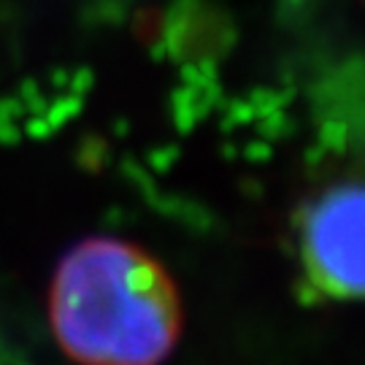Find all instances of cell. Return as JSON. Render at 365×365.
<instances>
[{
	"mask_svg": "<svg viewBox=\"0 0 365 365\" xmlns=\"http://www.w3.org/2000/svg\"><path fill=\"white\" fill-rule=\"evenodd\" d=\"M298 255L319 295L365 300V182L330 184L306 203Z\"/></svg>",
	"mask_w": 365,
	"mask_h": 365,
	"instance_id": "cell-2",
	"label": "cell"
},
{
	"mask_svg": "<svg viewBox=\"0 0 365 365\" xmlns=\"http://www.w3.org/2000/svg\"><path fill=\"white\" fill-rule=\"evenodd\" d=\"M49 327L76 365H163L184 330L176 279L149 249L92 235L60 257Z\"/></svg>",
	"mask_w": 365,
	"mask_h": 365,
	"instance_id": "cell-1",
	"label": "cell"
}]
</instances>
